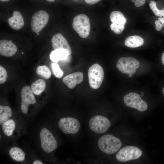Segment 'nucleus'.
<instances>
[{
  "mask_svg": "<svg viewBox=\"0 0 164 164\" xmlns=\"http://www.w3.org/2000/svg\"><path fill=\"white\" fill-rule=\"evenodd\" d=\"M15 127V122L12 119H9L2 125V128L3 132L8 136L12 135Z\"/></svg>",
  "mask_w": 164,
  "mask_h": 164,
  "instance_id": "nucleus-20",
  "label": "nucleus"
},
{
  "mask_svg": "<svg viewBox=\"0 0 164 164\" xmlns=\"http://www.w3.org/2000/svg\"><path fill=\"white\" fill-rule=\"evenodd\" d=\"M132 74H128V77H132Z\"/></svg>",
  "mask_w": 164,
  "mask_h": 164,
  "instance_id": "nucleus-36",
  "label": "nucleus"
},
{
  "mask_svg": "<svg viewBox=\"0 0 164 164\" xmlns=\"http://www.w3.org/2000/svg\"><path fill=\"white\" fill-rule=\"evenodd\" d=\"M111 123L106 117L96 115L89 120V127L91 130L97 134L105 132L111 126Z\"/></svg>",
  "mask_w": 164,
  "mask_h": 164,
  "instance_id": "nucleus-7",
  "label": "nucleus"
},
{
  "mask_svg": "<svg viewBox=\"0 0 164 164\" xmlns=\"http://www.w3.org/2000/svg\"><path fill=\"white\" fill-rule=\"evenodd\" d=\"M41 147L43 151L50 153L56 149L57 142L52 133L47 128H44L39 133Z\"/></svg>",
  "mask_w": 164,
  "mask_h": 164,
  "instance_id": "nucleus-3",
  "label": "nucleus"
},
{
  "mask_svg": "<svg viewBox=\"0 0 164 164\" xmlns=\"http://www.w3.org/2000/svg\"><path fill=\"white\" fill-rule=\"evenodd\" d=\"M46 87L45 81L43 79H39L32 84L31 88L34 94L39 95L44 91Z\"/></svg>",
  "mask_w": 164,
  "mask_h": 164,
  "instance_id": "nucleus-21",
  "label": "nucleus"
},
{
  "mask_svg": "<svg viewBox=\"0 0 164 164\" xmlns=\"http://www.w3.org/2000/svg\"><path fill=\"white\" fill-rule=\"evenodd\" d=\"M51 67L53 74L56 77L60 78L62 77L63 72L57 63L55 62L52 63Z\"/></svg>",
  "mask_w": 164,
  "mask_h": 164,
  "instance_id": "nucleus-25",
  "label": "nucleus"
},
{
  "mask_svg": "<svg viewBox=\"0 0 164 164\" xmlns=\"http://www.w3.org/2000/svg\"><path fill=\"white\" fill-rule=\"evenodd\" d=\"M12 111L11 108L8 106H0V125L10 118L12 116Z\"/></svg>",
  "mask_w": 164,
  "mask_h": 164,
  "instance_id": "nucleus-22",
  "label": "nucleus"
},
{
  "mask_svg": "<svg viewBox=\"0 0 164 164\" xmlns=\"http://www.w3.org/2000/svg\"><path fill=\"white\" fill-rule=\"evenodd\" d=\"M67 51L64 49H58L52 51L50 54V59L53 62H58L59 60H64L69 56Z\"/></svg>",
  "mask_w": 164,
  "mask_h": 164,
  "instance_id": "nucleus-17",
  "label": "nucleus"
},
{
  "mask_svg": "<svg viewBox=\"0 0 164 164\" xmlns=\"http://www.w3.org/2000/svg\"><path fill=\"white\" fill-rule=\"evenodd\" d=\"M164 26L160 22L155 25V29L157 31H160Z\"/></svg>",
  "mask_w": 164,
  "mask_h": 164,
  "instance_id": "nucleus-29",
  "label": "nucleus"
},
{
  "mask_svg": "<svg viewBox=\"0 0 164 164\" xmlns=\"http://www.w3.org/2000/svg\"><path fill=\"white\" fill-rule=\"evenodd\" d=\"M51 42L54 50L64 49L67 51L69 55L71 54L72 52L71 47L66 38L61 33H57L53 35Z\"/></svg>",
  "mask_w": 164,
  "mask_h": 164,
  "instance_id": "nucleus-13",
  "label": "nucleus"
},
{
  "mask_svg": "<svg viewBox=\"0 0 164 164\" xmlns=\"http://www.w3.org/2000/svg\"><path fill=\"white\" fill-rule=\"evenodd\" d=\"M141 97H143L144 95V93L143 92H142L141 93Z\"/></svg>",
  "mask_w": 164,
  "mask_h": 164,
  "instance_id": "nucleus-33",
  "label": "nucleus"
},
{
  "mask_svg": "<svg viewBox=\"0 0 164 164\" xmlns=\"http://www.w3.org/2000/svg\"><path fill=\"white\" fill-rule=\"evenodd\" d=\"M49 20L48 14L44 10H40L35 13L30 23L32 31L36 33L40 32L46 25Z\"/></svg>",
  "mask_w": 164,
  "mask_h": 164,
  "instance_id": "nucleus-8",
  "label": "nucleus"
},
{
  "mask_svg": "<svg viewBox=\"0 0 164 164\" xmlns=\"http://www.w3.org/2000/svg\"><path fill=\"white\" fill-rule=\"evenodd\" d=\"M99 149L107 154H112L117 152L122 145L120 140L110 134L105 135L101 136L98 142Z\"/></svg>",
  "mask_w": 164,
  "mask_h": 164,
  "instance_id": "nucleus-1",
  "label": "nucleus"
},
{
  "mask_svg": "<svg viewBox=\"0 0 164 164\" xmlns=\"http://www.w3.org/2000/svg\"><path fill=\"white\" fill-rule=\"evenodd\" d=\"M162 93H163V94H164V88H163V89H162Z\"/></svg>",
  "mask_w": 164,
  "mask_h": 164,
  "instance_id": "nucleus-37",
  "label": "nucleus"
},
{
  "mask_svg": "<svg viewBox=\"0 0 164 164\" xmlns=\"http://www.w3.org/2000/svg\"><path fill=\"white\" fill-rule=\"evenodd\" d=\"M72 26L81 38H85L89 36L90 23L89 18L87 15L81 14L76 15L73 20Z\"/></svg>",
  "mask_w": 164,
  "mask_h": 164,
  "instance_id": "nucleus-2",
  "label": "nucleus"
},
{
  "mask_svg": "<svg viewBox=\"0 0 164 164\" xmlns=\"http://www.w3.org/2000/svg\"><path fill=\"white\" fill-rule=\"evenodd\" d=\"M47 1L49 2H53L55 0H46Z\"/></svg>",
  "mask_w": 164,
  "mask_h": 164,
  "instance_id": "nucleus-35",
  "label": "nucleus"
},
{
  "mask_svg": "<svg viewBox=\"0 0 164 164\" xmlns=\"http://www.w3.org/2000/svg\"><path fill=\"white\" fill-rule=\"evenodd\" d=\"M134 2L135 6L139 7L143 5L145 3L146 0H131Z\"/></svg>",
  "mask_w": 164,
  "mask_h": 164,
  "instance_id": "nucleus-27",
  "label": "nucleus"
},
{
  "mask_svg": "<svg viewBox=\"0 0 164 164\" xmlns=\"http://www.w3.org/2000/svg\"><path fill=\"white\" fill-rule=\"evenodd\" d=\"M37 74L43 78L46 79H49L51 76V72L49 68L46 66H40L36 69Z\"/></svg>",
  "mask_w": 164,
  "mask_h": 164,
  "instance_id": "nucleus-23",
  "label": "nucleus"
},
{
  "mask_svg": "<svg viewBox=\"0 0 164 164\" xmlns=\"http://www.w3.org/2000/svg\"><path fill=\"white\" fill-rule=\"evenodd\" d=\"M21 111L24 114H26L28 111L29 105L34 104L36 100L31 88L28 86L24 87L21 92Z\"/></svg>",
  "mask_w": 164,
  "mask_h": 164,
  "instance_id": "nucleus-12",
  "label": "nucleus"
},
{
  "mask_svg": "<svg viewBox=\"0 0 164 164\" xmlns=\"http://www.w3.org/2000/svg\"><path fill=\"white\" fill-rule=\"evenodd\" d=\"M88 74L90 87L94 89L98 88L101 85L104 78L103 68L99 64L95 63L90 67Z\"/></svg>",
  "mask_w": 164,
  "mask_h": 164,
  "instance_id": "nucleus-4",
  "label": "nucleus"
},
{
  "mask_svg": "<svg viewBox=\"0 0 164 164\" xmlns=\"http://www.w3.org/2000/svg\"><path fill=\"white\" fill-rule=\"evenodd\" d=\"M124 102L127 106L134 108L140 111H145L148 108L146 102L138 94L131 92L125 96Z\"/></svg>",
  "mask_w": 164,
  "mask_h": 164,
  "instance_id": "nucleus-10",
  "label": "nucleus"
},
{
  "mask_svg": "<svg viewBox=\"0 0 164 164\" xmlns=\"http://www.w3.org/2000/svg\"><path fill=\"white\" fill-rule=\"evenodd\" d=\"M101 0H84L85 2L89 5H93L97 3Z\"/></svg>",
  "mask_w": 164,
  "mask_h": 164,
  "instance_id": "nucleus-28",
  "label": "nucleus"
},
{
  "mask_svg": "<svg viewBox=\"0 0 164 164\" xmlns=\"http://www.w3.org/2000/svg\"><path fill=\"white\" fill-rule=\"evenodd\" d=\"M9 154L11 158L17 162H22L24 160L25 154L20 148L17 147H13L9 151Z\"/></svg>",
  "mask_w": 164,
  "mask_h": 164,
  "instance_id": "nucleus-19",
  "label": "nucleus"
},
{
  "mask_svg": "<svg viewBox=\"0 0 164 164\" xmlns=\"http://www.w3.org/2000/svg\"><path fill=\"white\" fill-rule=\"evenodd\" d=\"M142 153V151L139 148L133 146H128L121 149L116 154V157L120 162H125L138 159Z\"/></svg>",
  "mask_w": 164,
  "mask_h": 164,
  "instance_id": "nucleus-6",
  "label": "nucleus"
},
{
  "mask_svg": "<svg viewBox=\"0 0 164 164\" xmlns=\"http://www.w3.org/2000/svg\"><path fill=\"white\" fill-rule=\"evenodd\" d=\"M144 40L141 37L138 36H130L127 38L125 42V45L129 47L134 48L142 46Z\"/></svg>",
  "mask_w": 164,
  "mask_h": 164,
  "instance_id": "nucleus-18",
  "label": "nucleus"
},
{
  "mask_svg": "<svg viewBox=\"0 0 164 164\" xmlns=\"http://www.w3.org/2000/svg\"><path fill=\"white\" fill-rule=\"evenodd\" d=\"M140 65L139 61L132 57H123L120 58L116 63V67L121 72L125 74H134Z\"/></svg>",
  "mask_w": 164,
  "mask_h": 164,
  "instance_id": "nucleus-5",
  "label": "nucleus"
},
{
  "mask_svg": "<svg viewBox=\"0 0 164 164\" xmlns=\"http://www.w3.org/2000/svg\"><path fill=\"white\" fill-rule=\"evenodd\" d=\"M16 46L12 40L5 39L0 41V54L6 57H11L15 55L17 51Z\"/></svg>",
  "mask_w": 164,
  "mask_h": 164,
  "instance_id": "nucleus-14",
  "label": "nucleus"
},
{
  "mask_svg": "<svg viewBox=\"0 0 164 164\" xmlns=\"http://www.w3.org/2000/svg\"><path fill=\"white\" fill-rule=\"evenodd\" d=\"M150 8L154 13L156 16L164 17V7L162 10L159 9L156 5V3L153 1H151L149 4Z\"/></svg>",
  "mask_w": 164,
  "mask_h": 164,
  "instance_id": "nucleus-24",
  "label": "nucleus"
},
{
  "mask_svg": "<svg viewBox=\"0 0 164 164\" xmlns=\"http://www.w3.org/2000/svg\"><path fill=\"white\" fill-rule=\"evenodd\" d=\"M158 20L164 26V18L159 17L158 18Z\"/></svg>",
  "mask_w": 164,
  "mask_h": 164,
  "instance_id": "nucleus-31",
  "label": "nucleus"
},
{
  "mask_svg": "<svg viewBox=\"0 0 164 164\" xmlns=\"http://www.w3.org/2000/svg\"><path fill=\"white\" fill-rule=\"evenodd\" d=\"M7 72L5 69L1 65L0 66V84H2L6 80Z\"/></svg>",
  "mask_w": 164,
  "mask_h": 164,
  "instance_id": "nucleus-26",
  "label": "nucleus"
},
{
  "mask_svg": "<svg viewBox=\"0 0 164 164\" xmlns=\"http://www.w3.org/2000/svg\"><path fill=\"white\" fill-rule=\"evenodd\" d=\"M8 22L10 27L16 30L21 29L24 25L22 16L20 12L17 11L13 12L12 16L8 19Z\"/></svg>",
  "mask_w": 164,
  "mask_h": 164,
  "instance_id": "nucleus-16",
  "label": "nucleus"
},
{
  "mask_svg": "<svg viewBox=\"0 0 164 164\" xmlns=\"http://www.w3.org/2000/svg\"><path fill=\"white\" fill-rule=\"evenodd\" d=\"M33 164H43V162L40 160H36L33 163Z\"/></svg>",
  "mask_w": 164,
  "mask_h": 164,
  "instance_id": "nucleus-30",
  "label": "nucleus"
},
{
  "mask_svg": "<svg viewBox=\"0 0 164 164\" xmlns=\"http://www.w3.org/2000/svg\"><path fill=\"white\" fill-rule=\"evenodd\" d=\"M83 80V73L78 72L67 75L63 78V81L69 88L73 89L77 84L81 82Z\"/></svg>",
  "mask_w": 164,
  "mask_h": 164,
  "instance_id": "nucleus-15",
  "label": "nucleus"
},
{
  "mask_svg": "<svg viewBox=\"0 0 164 164\" xmlns=\"http://www.w3.org/2000/svg\"><path fill=\"white\" fill-rule=\"evenodd\" d=\"M2 2H6L9 1L10 0H0Z\"/></svg>",
  "mask_w": 164,
  "mask_h": 164,
  "instance_id": "nucleus-34",
  "label": "nucleus"
},
{
  "mask_svg": "<svg viewBox=\"0 0 164 164\" xmlns=\"http://www.w3.org/2000/svg\"><path fill=\"white\" fill-rule=\"evenodd\" d=\"M58 125L60 129L65 134H76L80 128L79 121L72 117H64L60 119Z\"/></svg>",
  "mask_w": 164,
  "mask_h": 164,
  "instance_id": "nucleus-9",
  "label": "nucleus"
},
{
  "mask_svg": "<svg viewBox=\"0 0 164 164\" xmlns=\"http://www.w3.org/2000/svg\"><path fill=\"white\" fill-rule=\"evenodd\" d=\"M161 60L162 63L164 65V52L163 53L162 55Z\"/></svg>",
  "mask_w": 164,
  "mask_h": 164,
  "instance_id": "nucleus-32",
  "label": "nucleus"
},
{
  "mask_svg": "<svg viewBox=\"0 0 164 164\" xmlns=\"http://www.w3.org/2000/svg\"><path fill=\"white\" fill-rule=\"evenodd\" d=\"M110 18L112 23L110 25L111 29L117 34L121 33L127 21L124 15L120 11H114L110 14Z\"/></svg>",
  "mask_w": 164,
  "mask_h": 164,
  "instance_id": "nucleus-11",
  "label": "nucleus"
}]
</instances>
